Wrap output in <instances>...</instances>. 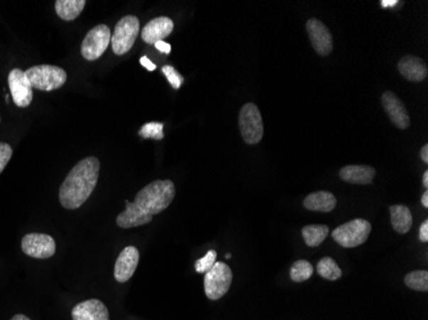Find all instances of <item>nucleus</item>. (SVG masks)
<instances>
[{
    "label": "nucleus",
    "mask_w": 428,
    "mask_h": 320,
    "mask_svg": "<svg viewBox=\"0 0 428 320\" xmlns=\"http://www.w3.org/2000/svg\"><path fill=\"white\" fill-rule=\"evenodd\" d=\"M100 162L98 158L89 157L79 160L70 170L60 189V203L65 209L75 210L82 206L92 197L99 180Z\"/></svg>",
    "instance_id": "1"
},
{
    "label": "nucleus",
    "mask_w": 428,
    "mask_h": 320,
    "mask_svg": "<svg viewBox=\"0 0 428 320\" xmlns=\"http://www.w3.org/2000/svg\"><path fill=\"white\" fill-rule=\"evenodd\" d=\"M176 195L171 180H157L140 189L133 204L149 216H157L170 206Z\"/></svg>",
    "instance_id": "2"
},
{
    "label": "nucleus",
    "mask_w": 428,
    "mask_h": 320,
    "mask_svg": "<svg viewBox=\"0 0 428 320\" xmlns=\"http://www.w3.org/2000/svg\"><path fill=\"white\" fill-rule=\"evenodd\" d=\"M25 75L31 87L40 92L58 90L67 81L66 71L50 65L30 67Z\"/></svg>",
    "instance_id": "3"
},
{
    "label": "nucleus",
    "mask_w": 428,
    "mask_h": 320,
    "mask_svg": "<svg viewBox=\"0 0 428 320\" xmlns=\"http://www.w3.org/2000/svg\"><path fill=\"white\" fill-rule=\"evenodd\" d=\"M371 231V223L362 218H358L334 229L332 238L343 248H358L368 240Z\"/></svg>",
    "instance_id": "4"
},
{
    "label": "nucleus",
    "mask_w": 428,
    "mask_h": 320,
    "mask_svg": "<svg viewBox=\"0 0 428 320\" xmlns=\"http://www.w3.org/2000/svg\"><path fill=\"white\" fill-rule=\"evenodd\" d=\"M140 33V22L135 16H125L119 21L111 38V45L116 55H124L131 50Z\"/></svg>",
    "instance_id": "5"
},
{
    "label": "nucleus",
    "mask_w": 428,
    "mask_h": 320,
    "mask_svg": "<svg viewBox=\"0 0 428 320\" xmlns=\"http://www.w3.org/2000/svg\"><path fill=\"white\" fill-rule=\"evenodd\" d=\"M238 126L246 144L256 145L263 138V118L257 105L248 103L241 108L238 114Z\"/></svg>",
    "instance_id": "6"
},
{
    "label": "nucleus",
    "mask_w": 428,
    "mask_h": 320,
    "mask_svg": "<svg viewBox=\"0 0 428 320\" xmlns=\"http://www.w3.org/2000/svg\"><path fill=\"white\" fill-rule=\"evenodd\" d=\"M232 283V270L226 263L216 262L204 275V291L209 300H219L229 292Z\"/></svg>",
    "instance_id": "7"
},
{
    "label": "nucleus",
    "mask_w": 428,
    "mask_h": 320,
    "mask_svg": "<svg viewBox=\"0 0 428 320\" xmlns=\"http://www.w3.org/2000/svg\"><path fill=\"white\" fill-rule=\"evenodd\" d=\"M111 38L112 33L106 25L92 27V30L86 33L85 39L81 44L82 57L90 62L99 59L111 44Z\"/></svg>",
    "instance_id": "8"
},
{
    "label": "nucleus",
    "mask_w": 428,
    "mask_h": 320,
    "mask_svg": "<svg viewBox=\"0 0 428 320\" xmlns=\"http://www.w3.org/2000/svg\"><path fill=\"white\" fill-rule=\"evenodd\" d=\"M22 251L33 259H49L55 254L53 237L44 233H28L21 242Z\"/></svg>",
    "instance_id": "9"
},
{
    "label": "nucleus",
    "mask_w": 428,
    "mask_h": 320,
    "mask_svg": "<svg viewBox=\"0 0 428 320\" xmlns=\"http://www.w3.org/2000/svg\"><path fill=\"white\" fill-rule=\"evenodd\" d=\"M8 86L14 104L20 108H26L31 104L33 99V87L27 79L25 71L13 68L8 75Z\"/></svg>",
    "instance_id": "10"
},
{
    "label": "nucleus",
    "mask_w": 428,
    "mask_h": 320,
    "mask_svg": "<svg viewBox=\"0 0 428 320\" xmlns=\"http://www.w3.org/2000/svg\"><path fill=\"white\" fill-rule=\"evenodd\" d=\"M140 254L135 246H127L119 253L114 265V278L119 283L130 281L138 268Z\"/></svg>",
    "instance_id": "11"
},
{
    "label": "nucleus",
    "mask_w": 428,
    "mask_h": 320,
    "mask_svg": "<svg viewBox=\"0 0 428 320\" xmlns=\"http://www.w3.org/2000/svg\"><path fill=\"white\" fill-rule=\"evenodd\" d=\"M307 31L309 35L312 45L314 48L319 55H329V53L334 49V43H332V35L329 31L326 25H323L321 21L317 18L307 22Z\"/></svg>",
    "instance_id": "12"
},
{
    "label": "nucleus",
    "mask_w": 428,
    "mask_h": 320,
    "mask_svg": "<svg viewBox=\"0 0 428 320\" xmlns=\"http://www.w3.org/2000/svg\"><path fill=\"white\" fill-rule=\"evenodd\" d=\"M383 104L390 117V121L395 124L397 128H400V130L408 128L409 124H410L408 111L402 100L397 98L394 92H383Z\"/></svg>",
    "instance_id": "13"
},
{
    "label": "nucleus",
    "mask_w": 428,
    "mask_h": 320,
    "mask_svg": "<svg viewBox=\"0 0 428 320\" xmlns=\"http://www.w3.org/2000/svg\"><path fill=\"white\" fill-rule=\"evenodd\" d=\"M175 23L168 17H157L149 21L141 31V39L149 45H154L158 41H165L171 35Z\"/></svg>",
    "instance_id": "14"
},
{
    "label": "nucleus",
    "mask_w": 428,
    "mask_h": 320,
    "mask_svg": "<svg viewBox=\"0 0 428 320\" xmlns=\"http://www.w3.org/2000/svg\"><path fill=\"white\" fill-rule=\"evenodd\" d=\"M73 320H111L103 301L92 299L82 301L72 309Z\"/></svg>",
    "instance_id": "15"
},
{
    "label": "nucleus",
    "mask_w": 428,
    "mask_h": 320,
    "mask_svg": "<svg viewBox=\"0 0 428 320\" xmlns=\"http://www.w3.org/2000/svg\"><path fill=\"white\" fill-rule=\"evenodd\" d=\"M397 70L402 77L410 82H421L427 77V66L424 60L415 55H405L400 59Z\"/></svg>",
    "instance_id": "16"
},
{
    "label": "nucleus",
    "mask_w": 428,
    "mask_h": 320,
    "mask_svg": "<svg viewBox=\"0 0 428 320\" xmlns=\"http://www.w3.org/2000/svg\"><path fill=\"white\" fill-rule=\"evenodd\" d=\"M153 221V216L144 213L135 204L126 202V209L117 216L116 222L119 228H135Z\"/></svg>",
    "instance_id": "17"
},
{
    "label": "nucleus",
    "mask_w": 428,
    "mask_h": 320,
    "mask_svg": "<svg viewBox=\"0 0 428 320\" xmlns=\"http://www.w3.org/2000/svg\"><path fill=\"white\" fill-rule=\"evenodd\" d=\"M344 182L353 184H371L375 176V170L369 165H346L340 170Z\"/></svg>",
    "instance_id": "18"
},
{
    "label": "nucleus",
    "mask_w": 428,
    "mask_h": 320,
    "mask_svg": "<svg viewBox=\"0 0 428 320\" xmlns=\"http://www.w3.org/2000/svg\"><path fill=\"white\" fill-rule=\"evenodd\" d=\"M336 197L329 191L313 192L304 199V208L310 211L329 213L336 208Z\"/></svg>",
    "instance_id": "19"
},
{
    "label": "nucleus",
    "mask_w": 428,
    "mask_h": 320,
    "mask_svg": "<svg viewBox=\"0 0 428 320\" xmlns=\"http://www.w3.org/2000/svg\"><path fill=\"white\" fill-rule=\"evenodd\" d=\"M390 216H391V224L397 233H400V235L408 233L413 226V216H412L408 206L391 205Z\"/></svg>",
    "instance_id": "20"
},
{
    "label": "nucleus",
    "mask_w": 428,
    "mask_h": 320,
    "mask_svg": "<svg viewBox=\"0 0 428 320\" xmlns=\"http://www.w3.org/2000/svg\"><path fill=\"white\" fill-rule=\"evenodd\" d=\"M85 6V0H57L55 13L63 21L76 20Z\"/></svg>",
    "instance_id": "21"
},
{
    "label": "nucleus",
    "mask_w": 428,
    "mask_h": 320,
    "mask_svg": "<svg viewBox=\"0 0 428 320\" xmlns=\"http://www.w3.org/2000/svg\"><path fill=\"white\" fill-rule=\"evenodd\" d=\"M329 233V227L324 224H309L302 229L304 241L309 248L319 246L327 238Z\"/></svg>",
    "instance_id": "22"
},
{
    "label": "nucleus",
    "mask_w": 428,
    "mask_h": 320,
    "mask_svg": "<svg viewBox=\"0 0 428 320\" xmlns=\"http://www.w3.org/2000/svg\"><path fill=\"white\" fill-rule=\"evenodd\" d=\"M317 272L324 280L327 281H337L341 278L343 270L337 265L336 262L332 258H322L317 264Z\"/></svg>",
    "instance_id": "23"
},
{
    "label": "nucleus",
    "mask_w": 428,
    "mask_h": 320,
    "mask_svg": "<svg viewBox=\"0 0 428 320\" xmlns=\"http://www.w3.org/2000/svg\"><path fill=\"white\" fill-rule=\"evenodd\" d=\"M404 282L407 287L415 291H428V272L427 270H415L405 275Z\"/></svg>",
    "instance_id": "24"
},
{
    "label": "nucleus",
    "mask_w": 428,
    "mask_h": 320,
    "mask_svg": "<svg viewBox=\"0 0 428 320\" xmlns=\"http://www.w3.org/2000/svg\"><path fill=\"white\" fill-rule=\"evenodd\" d=\"M313 273H314V269L312 267V264L307 260H297L291 265V281L297 282V283L308 281Z\"/></svg>",
    "instance_id": "25"
},
{
    "label": "nucleus",
    "mask_w": 428,
    "mask_h": 320,
    "mask_svg": "<svg viewBox=\"0 0 428 320\" xmlns=\"http://www.w3.org/2000/svg\"><path fill=\"white\" fill-rule=\"evenodd\" d=\"M165 124L160 122H149L146 123L138 131V136L143 138H154V140H162L165 138Z\"/></svg>",
    "instance_id": "26"
},
{
    "label": "nucleus",
    "mask_w": 428,
    "mask_h": 320,
    "mask_svg": "<svg viewBox=\"0 0 428 320\" xmlns=\"http://www.w3.org/2000/svg\"><path fill=\"white\" fill-rule=\"evenodd\" d=\"M217 262V253L216 250H209L207 254L200 258L198 262L195 263V270L198 273L205 275L208 270H211L213 268V265Z\"/></svg>",
    "instance_id": "27"
},
{
    "label": "nucleus",
    "mask_w": 428,
    "mask_h": 320,
    "mask_svg": "<svg viewBox=\"0 0 428 320\" xmlns=\"http://www.w3.org/2000/svg\"><path fill=\"white\" fill-rule=\"evenodd\" d=\"M162 72H163V75L167 77L168 82L171 84L173 89L177 90V89H180L181 85L184 84V77L178 73L177 70H175V67L165 66L162 68Z\"/></svg>",
    "instance_id": "28"
},
{
    "label": "nucleus",
    "mask_w": 428,
    "mask_h": 320,
    "mask_svg": "<svg viewBox=\"0 0 428 320\" xmlns=\"http://www.w3.org/2000/svg\"><path fill=\"white\" fill-rule=\"evenodd\" d=\"M13 155V150L11 145L7 143H0V173L7 167L11 162V158Z\"/></svg>",
    "instance_id": "29"
},
{
    "label": "nucleus",
    "mask_w": 428,
    "mask_h": 320,
    "mask_svg": "<svg viewBox=\"0 0 428 320\" xmlns=\"http://www.w3.org/2000/svg\"><path fill=\"white\" fill-rule=\"evenodd\" d=\"M419 240L422 242L428 241V221L426 219L424 222L422 223L421 227H419Z\"/></svg>",
    "instance_id": "30"
},
{
    "label": "nucleus",
    "mask_w": 428,
    "mask_h": 320,
    "mask_svg": "<svg viewBox=\"0 0 428 320\" xmlns=\"http://www.w3.org/2000/svg\"><path fill=\"white\" fill-rule=\"evenodd\" d=\"M154 46L160 53H165V54H170L171 53V45L168 43H165V41H158L157 44H154Z\"/></svg>",
    "instance_id": "31"
},
{
    "label": "nucleus",
    "mask_w": 428,
    "mask_h": 320,
    "mask_svg": "<svg viewBox=\"0 0 428 320\" xmlns=\"http://www.w3.org/2000/svg\"><path fill=\"white\" fill-rule=\"evenodd\" d=\"M140 63H141V66L146 67L148 71H155V68H157V66L148 57H143L140 59Z\"/></svg>",
    "instance_id": "32"
},
{
    "label": "nucleus",
    "mask_w": 428,
    "mask_h": 320,
    "mask_svg": "<svg viewBox=\"0 0 428 320\" xmlns=\"http://www.w3.org/2000/svg\"><path fill=\"white\" fill-rule=\"evenodd\" d=\"M419 155H421V159L424 162V163H428V145L426 144L421 149V153H419Z\"/></svg>",
    "instance_id": "33"
},
{
    "label": "nucleus",
    "mask_w": 428,
    "mask_h": 320,
    "mask_svg": "<svg viewBox=\"0 0 428 320\" xmlns=\"http://www.w3.org/2000/svg\"><path fill=\"white\" fill-rule=\"evenodd\" d=\"M397 3H399L397 0H383V1H381V6H383V8L395 7Z\"/></svg>",
    "instance_id": "34"
},
{
    "label": "nucleus",
    "mask_w": 428,
    "mask_h": 320,
    "mask_svg": "<svg viewBox=\"0 0 428 320\" xmlns=\"http://www.w3.org/2000/svg\"><path fill=\"white\" fill-rule=\"evenodd\" d=\"M422 205L424 206V208H428V191L426 189L424 192H423V195H422Z\"/></svg>",
    "instance_id": "35"
},
{
    "label": "nucleus",
    "mask_w": 428,
    "mask_h": 320,
    "mask_svg": "<svg viewBox=\"0 0 428 320\" xmlns=\"http://www.w3.org/2000/svg\"><path fill=\"white\" fill-rule=\"evenodd\" d=\"M11 320H31L30 318H27L26 315H23V314H16L13 318Z\"/></svg>",
    "instance_id": "36"
},
{
    "label": "nucleus",
    "mask_w": 428,
    "mask_h": 320,
    "mask_svg": "<svg viewBox=\"0 0 428 320\" xmlns=\"http://www.w3.org/2000/svg\"><path fill=\"white\" fill-rule=\"evenodd\" d=\"M422 183H423V186L427 189L428 187V170H426L424 173H423V178H422Z\"/></svg>",
    "instance_id": "37"
},
{
    "label": "nucleus",
    "mask_w": 428,
    "mask_h": 320,
    "mask_svg": "<svg viewBox=\"0 0 428 320\" xmlns=\"http://www.w3.org/2000/svg\"><path fill=\"white\" fill-rule=\"evenodd\" d=\"M231 256H232L231 254L226 255V258H227V259H231Z\"/></svg>",
    "instance_id": "38"
}]
</instances>
